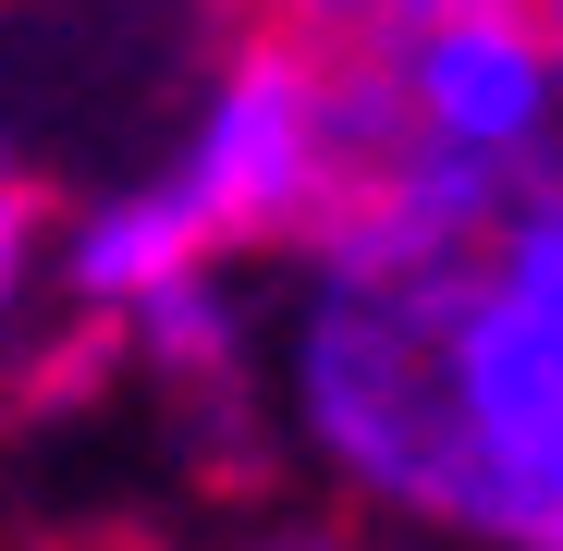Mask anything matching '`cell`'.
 <instances>
[{
    "mask_svg": "<svg viewBox=\"0 0 563 551\" xmlns=\"http://www.w3.org/2000/svg\"><path fill=\"white\" fill-rule=\"evenodd\" d=\"M49 221H62V197L37 172L0 184V355H13L37 319H62V295H49Z\"/></svg>",
    "mask_w": 563,
    "mask_h": 551,
    "instance_id": "cell-7",
    "label": "cell"
},
{
    "mask_svg": "<svg viewBox=\"0 0 563 551\" xmlns=\"http://www.w3.org/2000/svg\"><path fill=\"white\" fill-rule=\"evenodd\" d=\"M367 99H380V147L465 184H527L539 159H563V49L515 0H465L405 49H380Z\"/></svg>",
    "mask_w": 563,
    "mask_h": 551,
    "instance_id": "cell-3",
    "label": "cell"
},
{
    "mask_svg": "<svg viewBox=\"0 0 563 551\" xmlns=\"http://www.w3.org/2000/svg\"><path fill=\"white\" fill-rule=\"evenodd\" d=\"M269 491L417 551H563V159L465 184L405 147L257 269Z\"/></svg>",
    "mask_w": 563,
    "mask_h": 551,
    "instance_id": "cell-1",
    "label": "cell"
},
{
    "mask_svg": "<svg viewBox=\"0 0 563 551\" xmlns=\"http://www.w3.org/2000/svg\"><path fill=\"white\" fill-rule=\"evenodd\" d=\"M111 551H417V539L355 527V515L295 503V491H245V503H197L184 527H147V539H111Z\"/></svg>",
    "mask_w": 563,
    "mask_h": 551,
    "instance_id": "cell-5",
    "label": "cell"
},
{
    "mask_svg": "<svg viewBox=\"0 0 563 551\" xmlns=\"http://www.w3.org/2000/svg\"><path fill=\"white\" fill-rule=\"evenodd\" d=\"M367 159H380L367 62H331L245 13L184 86L172 147L49 221V295L62 319L111 331L197 269H282L367 184Z\"/></svg>",
    "mask_w": 563,
    "mask_h": 551,
    "instance_id": "cell-2",
    "label": "cell"
},
{
    "mask_svg": "<svg viewBox=\"0 0 563 551\" xmlns=\"http://www.w3.org/2000/svg\"><path fill=\"white\" fill-rule=\"evenodd\" d=\"M13 172H25V159H13V135H0V184H13Z\"/></svg>",
    "mask_w": 563,
    "mask_h": 551,
    "instance_id": "cell-8",
    "label": "cell"
},
{
    "mask_svg": "<svg viewBox=\"0 0 563 551\" xmlns=\"http://www.w3.org/2000/svg\"><path fill=\"white\" fill-rule=\"evenodd\" d=\"M123 405L184 453L197 503L269 491V405H257V269H197V283L147 295L111 319Z\"/></svg>",
    "mask_w": 563,
    "mask_h": 551,
    "instance_id": "cell-4",
    "label": "cell"
},
{
    "mask_svg": "<svg viewBox=\"0 0 563 551\" xmlns=\"http://www.w3.org/2000/svg\"><path fill=\"white\" fill-rule=\"evenodd\" d=\"M245 13L282 25V37H307V49H331V62H380V49H405L417 25L465 13V0H245Z\"/></svg>",
    "mask_w": 563,
    "mask_h": 551,
    "instance_id": "cell-6",
    "label": "cell"
}]
</instances>
